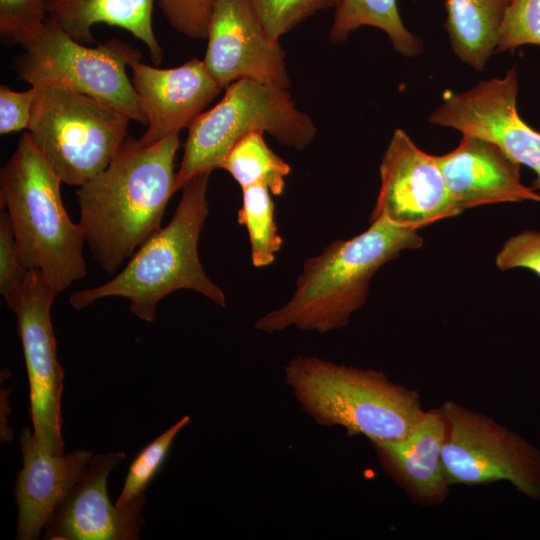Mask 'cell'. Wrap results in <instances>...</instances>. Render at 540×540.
<instances>
[{"mask_svg": "<svg viewBox=\"0 0 540 540\" xmlns=\"http://www.w3.org/2000/svg\"><path fill=\"white\" fill-rule=\"evenodd\" d=\"M178 133L149 146L127 137L108 167L76 192L85 242L100 265L118 273L147 239L161 228L176 192Z\"/></svg>", "mask_w": 540, "mask_h": 540, "instance_id": "1", "label": "cell"}, {"mask_svg": "<svg viewBox=\"0 0 540 540\" xmlns=\"http://www.w3.org/2000/svg\"><path fill=\"white\" fill-rule=\"evenodd\" d=\"M422 244L418 229L383 216L372 219L359 235L336 239L308 258L291 299L258 319L254 327L268 333L290 326L319 333L345 327L365 304L374 274L402 251Z\"/></svg>", "mask_w": 540, "mask_h": 540, "instance_id": "2", "label": "cell"}, {"mask_svg": "<svg viewBox=\"0 0 540 540\" xmlns=\"http://www.w3.org/2000/svg\"><path fill=\"white\" fill-rule=\"evenodd\" d=\"M210 174L200 173L185 185L169 224L147 239L122 271L102 285L73 292L70 305L82 309L102 298L125 297L135 316L152 322L162 298L188 289L225 307L224 292L205 273L198 255L199 236L209 213Z\"/></svg>", "mask_w": 540, "mask_h": 540, "instance_id": "3", "label": "cell"}, {"mask_svg": "<svg viewBox=\"0 0 540 540\" xmlns=\"http://www.w3.org/2000/svg\"><path fill=\"white\" fill-rule=\"evenodd\" d=\"M62 181L28 131L0 170V203L11 220L21 261L59 294L86 276L85 237L64 207Z\"/></svg>", "mask_w": 540, "mask_h": 540, "instance_id": "4", "label": "cell"}, {"mask_svg": "<svg viewBox=\"0 0 540 540\" xmlns=\"http://www.w3.org/2000/svg\"><path fill=\"white\" fill-rule=\"evenodd\" d=\"M284 375L301 408L317 424L343 427L372 444L404 438L425 413L416 391L381 371L297 356L284 367Z\"/></svg>", "mask_w": 540, "mask_h": 540, "instance_id": "5", "label": "cell"}, {"mask_svg": "<svg viewBox=\"0 0 540 540\" xmlns=\"http://www.w3.org/2000/svg\"><path fill=\"white\" fill-rule=\"evenodd\" d=\"M261 131L281 144L303 150L317 129L297 109L287 89L252 80H238L225 88L222 99L203 111L188 127L176 191L196 175L220 168L227 154L244 136Z\"/></svg>", "mask_w": 540, "mask_h": 540, "instance_id": "6", "label": "cell"}, {"mask_svg": "<svg viewBox=\"0 0 540 540\" xmlns=\"http://www.w3.org/2000/svg\"><path fill=\"white\" fill-rule=\"evenodd\" d=\"M35 87L27 131L62 183L80 187L108 167L128 137L131 120L69 88Z\"/></svg>", "mask_w": 540, "mask_h": 540, "instance_id": "7", "label": "cell"}, {"mask_svg": "<svg viewBox=\"0 0 540 540\" xmlns=\"http://www.w3.org/2000/svg\"><path fill=\"white\" fill-rule=\"evenodd\" d=\"M13 61L16 78L31 86L59 85L91 97L147 125L127 67L141 59L131 44L111 38L95 47L77 42L47 18Z\"/></svg>", "mask_w": 540, "mask_h": 540, "instance_id": "8", "label": "cell"}, {"mask_svg": "<svg viewBox=\"0 0 540 540\" xmlns=\"http://www.w3.org/2000/svg\"><path fill=\"white\" fill-rule=\"evenodd\" d=\"M445 420L442 462L449 485L508 481L540 499V451L492 418L454 401L440 408Z\"/></svg>", "mask_w": 540, "mask_h": 540, "instance_id": "9", "label": "cell"}, {"mask_svg": "<svg viewBox=\"0 0 540 540\" xmlns=\"http://www.w3.org/2000/svg\"><path fill=\"white\" fill-rule=\"evenodd\" d=\"M56 295L42 273L33 269L3 297L17 318L28 373L29 414L34 437L44 452L63 455L61 395L64 371L57 359L50 316Z\"/></svg>", "mask_w": 540, "mask_h": 540, "instance_id": "10", "label": "cell"}, {"mask_svg": "<svg viewBox=\"0 0 540 540\" xmlns=\"http://www.w3.org/2000/svg\"><path fill=\"white\" fill-rule=\"evenodd\" d=\"M517 92V72L511 68L504 77L481 81L465 92H446L429 121L496 143L535 172L532 188L540 191V132L518 114Z\"/></svg>", "mask_w": 540, "mask_h": 540, "instance_id": "11", "label": "cell"}, {"mask_svg": "<svg viewBox=\"0 0 540 540\" xmlns=\"http://www.w3.org/2000/svg\"><path fill=\"white\" fill-rule=\"evenodd\" d=\"M380 189L370 220L419 229L459 215L435 156L418 148L408 134L396 129L380 164Z\"/></svg>", "mask_w": 540, "mask_h": 540, "instance_id": "12", "label": "cell"}, {"mask_svg": "<svg viewBox=\"0 0 540 540\" xmlns=\"http://www.w3.org/2000/svg\"><path fill=\"white\" fill-rule=\"evenodd\" d=\"M204 65L223 88L238 80L288 89L285 53L261 24L251 0H215Z\"/></svg>", "mask_w": 540, "mask_h": 540, "instance_id": "13", "label": "cell"}, {"mask_svg": "<svg viewBox=\"0 0 540 540\" xmlns=\"http://www.w3.org/2000/svg\"><path fill=\"white\" fill-rule=\"evenodd\" d=\"M125 458L124 452L92 457L78 482L54 510L44 533L46 540H135L144 524L141 510L147 499L123 507L107 494V477Z\"/></svg>", "mask_w": 540, "mask_h": 540, "instance_id": "14", "label": "cell"}, {"mask_svg": "<svg viewBox=\"0 0 540 540\" xmlns=\"http://www.w3.org/2000/svg\"><path fill=\"white\" fill-rule=\"evenodd\" d=\"M130 68L132 84L147 119V129L138 138L143 146L188 128L222 90L203 60L197 58L168 69L138 60Z\"/></svg>", "mask_w": 540, "mask_h": 540, "instance_id": "15", "label": "cell"}, {"mask_svg": "<svg viewBox=\"0 0 540 540\" xmlns=\"http://www.w3.org/2000/svg\"><path fill=\"white\" fill-rule=\"evenodd\" d=\"M435 159L463 210L501 202H540V193L521 182V165L490 140L463 135L454 150Z\"/></svg>", "mask_w": 540, "mask_h": 540, "instance_id": "16", "label": "cell"}, {"mask_svg": "<svg viewBox=\"0 0 540 540\" xmlns=\"http://www.w3.org/2000/svg\"><path fill=\"white\" fill-rule=\"evenodd\" d=\"M23 467L14 487L18 506L17 539L35 540L54 510L78 482L93 457L77 449L65 455H50L38 445L30 428L19 437Z\"/></svg>", "mask_w": 540, "mask_h": 540, "instance_id": "17", "label": "cell"}, {"mask_svg": "<svg viewBox=\"0 0 540 540\" xmlns=\"http://www.w3.org/2000/svg\"><path fill=\"white\" fill-rule=\"evenodd\" d=\"M445 420L439 408L425 411L404 438L373 444L382 466L406 492L422 505L439 504L446 499V479L442 446Z\"/></svg>", "mask_w": 540, "mask_h": 540, "instance_id": "18", "label": "cell"}, {"mask_svg": "<svg viewBox=\"0 0 540 540\" xmlns=\"http://www.w3.org/2000/svg\"><path fill=\"white\" fill-rule=\"evenodd\" d=\"M156 0H47L48 18L77 42L93 43L92 28L104 23L127 30L147 47L158 66L163 50L155 36L152 13Z\"/></svg>", "mask_w": 540, "mask_h": 540, "instance_id": "19", "label": "cell"}, {"mask_svg": "<svg viewBox=\"0 0 540 540\" xmlns=\"http://www.w3.org/2000/svg\"><path fill=\"white\" fill-rule=\"evenodd\" d=\"M511 0H446L445 29L454 53L477 71L496 51Z\"/></svg>", "mask_w": 540, "mask_h": 540, "instance_id": "20", "label": "cell"}, {"mask_svg": "<svg viewBox=\"0 0 540 540\" xmlns=\"http://www.w3.org/2000/svg\"><path fill=\"white\" fill-rule=\"evenodd\" d=\"M363 25L383 30L404 56L413 57L422 52L419 38L403 25L396 0H339L329 37L331 41L341 42Z\"/></svg>", "mask_w": 540, "mask_h": 540, "instance_id": "21", "label": "cell"}, {"mask_svg": "<svg viewBox=\"0 0 540 540\" xmlns=\"http://www.w3.org/2000/svg\"><path fill=\"white\" fill-rule=\"evenodd\" d=\"M263 132L255 131L239 140L220 168L226 170L241 188L266 185L275 196L281 195L291 167L266 144Z\"/></svg>", "mask_w": 540, "mask_h": 540, "instance_id": "22", "label": "cell"}, {"mask_svg": "<svg viewBox=\"0 0 540 540\" xmlns=\"http://www.w3.org/2000/svg\"><path fill=\"white\" fill-rule=\"evenodd\" d=\"M270 193L264 184L243 188L242 207L237 215V222L248 231L251 260L257 268L272 264L283 243L274 220L275 206Z\"/></svg>", "mask_w": 540, "mask_h": 540, "instance_id": "23", "label": "cell"}, {"mask_svg": "<svg viewBox=\"0 0 540 540\" xmlns=\"http://www.w3.org/2000/svg\"><path fill=\"white\" fill-rule=\"evenodd\" d=\"M189 422L190 416H183L138 453L129 467L124 486L115 503L117 507L146 497L148 484L163 465L175 437Z\"/></svg>", "mask_w": 540, "mask_h": 540, "instance_id": "24", "label": "cell"}, {"mask_svg": "<svg viewBox=\"0 0 540 540\" xmlns=\"http://www.w3.org/2000/svg\"><path fill=\"white\" fill-rule=\"evenodd\" d=\"M47 18V0H0L2 42L26 47L39 34Z\"/></svg>", "mask_w": 540, "mask_h": 540, "instance_id": "25", "label": "cell"}, {"mask_svg": "<svg viewBox=\"0 0 540 540\" xmlns=\"http://www.w3.org/2000/svg\"><path fill=\"white\" fill-rule=\"evenodd\" d=\"M339 0H251L268 36L275 41L306 18L323 9L336 7Z\"/></svg>", "mask_w": 540, "mask_h": 540, "instance_id": "26", "label": "cell"}, {"mask_svg": "<svg viewBox=\"0 0 540 540\" xmlns=\"http://www.w3.org/2000/svg\"><path fill=\"white\" fill-rule=\"evenodd\" d=\"M540 45V0H511L500 27L496 51Z\"/></svg>", "mask_w": 540, "mask_h": 540, "instance_id": "27", "label": "cell"}, {"mask_svg": "<svg viewBox=\"0 0 540 540\" xmlns=\"http://www.w3.org/2000/svg\"><path fill=\"white\" fill-rule=\"evenodd\" d=\"M170 26L191 39L207 38L215 0H157Z\"/></svg>", "mask_w": 540, "mask_h": 540, "instance_id": "28", "label": "cell"}, {"mask_svg": "<svg viewBox=\"0 0 540 540\" xmlns=\"http://www.w3.org/2000/svg\"><path fill=\"white\" fill-rule=\"evenodd\" d=\"M501 271L523 268L540 277V231L524 230L511 236L495 257Z\"/></svg>", "mask_w": 540, "mask_h": 540, "instance_id": "29", "label": "cell"}, {"mask_svg": "<svg viewBox=\"0 0 540 540\" xmlns=\"http://www.w3.org/2000/svg\"><path fill=\"white\" fill-rule=\"evenodd\" d=\"M20 258L11 220L6 210L0 214V292L3 295L27 276Z\"/></svg>", "mask_w": 540, "mask_h": 540, "instance_id": "30", "label": "cell"}, {"mask_svg": "<svg viewBox=\"0 0 540 540\" xmlns=\"http://www.w3.org/2000/svg\"><path fill=\"white\" fill-rule=\"evenodd\" d=\"M36 93L35 86L25 91H14L4 84L0 86L1 135L28 128Z\"/></svg>", "mask_w": 540, "mask_h": 540, "instance_id": "31", "label": "cell"}]
</instances>
